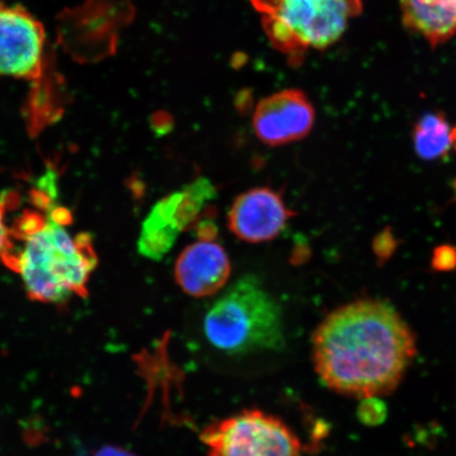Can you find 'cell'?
Instances as JSON below:
<instances>
[{
    "label": "cell",
    "instance_id": "6da1fadb",
    "mask_svg": "<svg viewBox=\"0 0 456 456\" xmlns=\"http://www.w3.org/2000/svg\"><path fill=\"white\" fill-rule=\"evenodd\" d=\"M418 352L411 328L387 302L361 299L319 323L312 338L314 369L340 395L383 397L401 385Z\"/></svg>",
    "mask_w": 456,
    "mask_h": 456
},
{
    "label": "cell",
    "instance_id": "7a4b0ae2",
    "mask_svg": "<svg viewBox=\"0 0 456 456\" xmlns=\"http://www.w3.org/2000/svg\"><path fill=\"white\" fill-rule=\"evenodd\" d=\"M39 186L31 195L34 208L11 226L9 247L0 258L33 300L61 305L86 295L98 258L91 238L71 232V215L55 204L53 181Z\"/></svg>",
    "mask_w": 456,
    "mask_h": 456
},
{
    "label": "cell",
    "instance_id": "3957f363",
    "mask_svg": "<svg viewBox=\"0 0 456 456\" xmlns=\"http://www.w3.org/2000/svg\"><path fill=\"white\" fill-rule=\"evenodd\" d=\"M204 335L228 355L281 351L285 346L282 306L254 275L239 278L204 317Z\"/></svg>",
    "mask_w": 456,
    "mask_h": 456
},
{
    "label": "cell",
    "instance_id": "277c9868",
    "mask_svg": "<svg viewBox=\"0 0 456 456\" xmlns=\"http://www.w3.org/2000/svg\"><path fill=\"white\" fill-rule=\"evenodd\" d=\"M273 48L299 66L310 49L323 50L361 15L363 0H250Z\"/></svg>",
    "mask_w": 456,
    "mask_h": 456
},
{
    "label": "cell",
    "instance_id": "5b68a950",
    "mask_svg": "<svg viewBox=\"0 0 456 456\" xmlns=\"http://www.w3.org/2000/svg\"><path fill=\"white\" fill-rule=\"evenodd\" d=\"M208 456H301L299 437L278 416L260 409L213 421L200 433Z\"/></svg>",
    "mask_w": 456,
    "mask_h": 456
},
{
    "label": "cell",
    "instance_id": "8992f818",
    "mask_svg": "<svg viewBox=\"0 0 456 456\" xmlns=\"http://www.w3.org/2000/svg\"><path fill=\"white\" fill-rule=\"evenodd\" d=\"M215 196L212 182L199 178L183 191L162 199L142 222L138 241L141 255L161 260L173 248L180 233L195 224L205 205Z\"/></svg>",
    "mask_w": 456,
    "mask_h": 456
},
{
    "label": "cell",
    "instance_id": "52a82bcc",
    "mask_svg": "<svg viewBox=\"0 0 456 456\" xmlns=\"http://www.w3.org/2000/svg\"><path fill=\"white\" fill-rule=\"evenodd\" d=\"M44 53L41 22L19 5L0 4V77H37Z\"/></svg>",
    "mask_w": 456,
    "mask_h": 456
},
{
    "label": "cell",
    "instance_id": "ba28073f",
    "mask_svg": "<svg viewBox=\"0 0 456 456\" xmlns=\"http://www.w3.org/2000/svg\"><path fill=\"white\" fill-rule=\"evenodd\" d=\"M295 216L281 193L270 187H255L233 200L227 226L239 240L259 244L281 236Z\"/></svg>",
    "mask_w": 456,
    "mask_h": 456
},
{
    "label": "cell",
    "instance_id": "9c48e42d",
    "mask_svg": "<svg viewBox=\"0 0 456 456\" xmlns=\"http://www.w3.org/2000/svg\"><path fill=\"white\" fill-rule=\"evenodd\" d=\"M314 122L315 110L306 94L288 89L260 101L254 112L253 128L260 142L278 147L306 138Z\"/></svg>",
    "mask_w": 456,
    "mask_h": 456
},
{
    "label": "cell",
    "instance_id": "30bf717a",
    "mask_svg": "<svg viewBox=\"0 0 456 456\" xmlns=\"http://www.w3.org/2000/svg\"><path fill=\"white\" fill-rule=\"evenodd\" d=\"M232 264L221 244L200 239L180 253L175 265V279L183 292L195 298L218 294L230 281Z\"/></svg>",
    "mask_w": 456,
    "mask_h": 456
},
{
    "label": "cell",
    "instance_id": "8fae6325",
    "mask_svg": "<svg viewBox=\"0 0 456 456\" xmlns=\"http://www.w3.org/2000/svg\"><path fill=\"white\" fill-rule=\"evenodd\" d=\"M408 30L436 48L456 34V0H398Z\"/></svg>",
    "mask_w": 456,
    "mask_h": 456
},
{
    "label": "cell",
    "instance_id": "7c38bea8",
    "mask_svg": "<svg viewBox=\"0 0 456 456\" xmlns=\"http://www.w3.org/2000/svg\"><path fill=\"white\" fill-rule=\"evenodd\" d=\"M452 131L442 112H429L415 124L413 142L416 153L426 161L446 156L452 146Z\"/></svg>",
    "mask_w": 456,
    "mask_h": 456
},
{
    "label": "cell",
    "instance_id": "4fadbf2b",
    "mask_svg": "<svg viewBox=\"0 0 456 456\" xmlns=\"http://www.w3.org/2000/svg\"><path fill=\"white\" fill-rule=\"evenodd\" d=\"M358 416L363 424L375 426L386 419L387 409L379 397L363 398L358 409Z\"/></svg>",
    "mask_w": 456,
    "mask_h": 456
},
{
    "label": "cell",
    "instance_id": "5bb4252c",
    "mask_svg": "<svg viewBox=\"0 0 456 456\" xmlns=\"http://www.w3.org/2000/svg\"><path fill=\"white\" fill-rule=\"evenodd\" d=\"M433 266L437 270H452L456 266V249L452 247H442L436 249Z\"/></svg>",
    "mask_w": 456,
    "mask_h": 456
},
{
    "label": "cell",
    "instance_id": "9a60e30c",
    "mask_svg": "<svg viewBox=\"0 0 456 456\" xmlns=\"http://www.w3.org/2000/svg\"><path fill=\"white\" fill-rule=\"evenodd\" d=\"M9 204L10 199L0 197V256L7 249L10 242L11 227L5 220V213H7Z\"/></svg>",
    "mask_w": 456,
    "mask_h": 456
},
{
    "label": "cell",
    "instance_id": "2e32d148",
    "mask_svg": "<svg viewBox=\"0 0 456 456\" xmlns=\"http://www.w3.org/2000/svg\"><path fill=\"white\" fill-rule=\"evenodd\" d=\"M95 456H135L123 448L106 447L100 450Z\"/></svg>",
    "mask_w": 456,
    "mask_h": 456
},
{
    "label": "cell",
    "instance_id": "e0dca14e",
    "mask_svg": "<svg viewBox=\"0 0 456 456\" xmlns=\"http://www.w3.org/2000/svg\"><path fill=\"white\" fill-rule=\"evenodd\" d=\"M452 146H454L456 151V126L452 128Z\"/></svg>",
    "mask_w": 456,
    "mask_h": 456
}]
</instances>
